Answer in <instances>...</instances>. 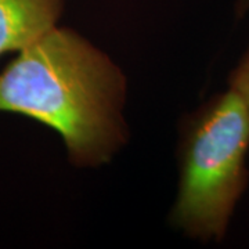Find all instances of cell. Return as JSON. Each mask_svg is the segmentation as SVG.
Wrapping results in <instances>:
<instances>
[{"instance_id": "cell-1", "label": "cell", "mask_w": 249, "mask_h": 249, "mask_svg": "<svg viewBox=\"0 0 249 249\" xmlns=\"http://www.w3.org/2000/svg\"><path fill=\"white\" fill-rule=\"evenodd\" d=\"M127 76L101 47L60 24L0 72V112L60 136L73 168L98 169L127 145Z\"/></svg>"}, {"instance_id": "cell-3", "label": "cell", "mask_w": 249, "mask_h": 249, "mask_svg": "<svg viewBox=\"0 0 249 249\" xmlns=\"http://www.w3.org/2000/svg\"><path fill=\"white\" fill-rule=\"evenodd\" d=\"M65 0H0V57L21 52L60 24Z\"/></svg>"}, {"instance_id": "cell-4", "label": "cell", "mask_w": 249, "mask_h": 249, "mask_svg": "<svg viewBox=\"0 0 249 249\" xmlns=\"http://www.w3.org/2000/svg\"><path fill=\"white\" fill-rule=\"evenodd\" d=\"M229 85L240 96L249 112V47L230 73Z\"/></svg>"}, {"instance_id": "cell-5", "label": "cell", "mask_w": 249, "mask_h": 249, "mask_svg": "<svg viewBox=\"0 0 249 249\" xmlns=\"http://www.w3.org/2000/svg\"><path fill=\"white\" fill-rule=\"evenodd\" d=\"M249 11V0H237L235 1V13L238 17H244Z\"/></svg>"}, {"instance_id": "cell-2", "label": "cell", "mask_w": 249, "mask_h": 249, "mask_svg": "<svg viewBox=\"0 0 249 249\" xmlns=\"http://www.w3.org/2000/svg\"><path fill=\"white\" fill-rule=\"evenodd\" d=\"M249 112L230 88L178 124V190L170 224L187 238L220 242L249 181Z\"/></svg>"}]
</instances>
